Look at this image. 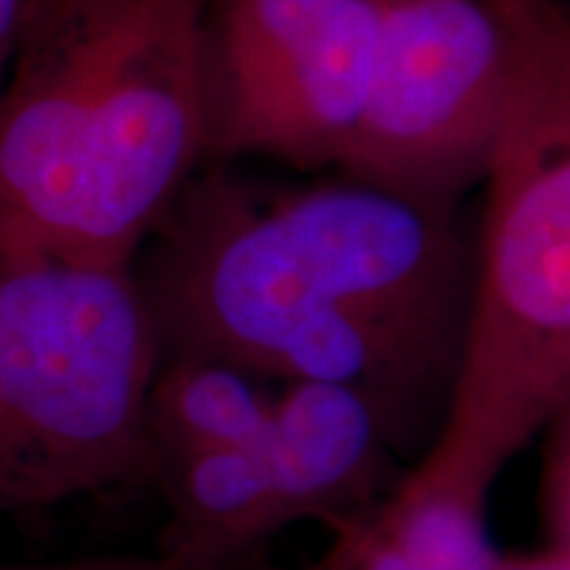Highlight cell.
<instances>
[{
    "mask_svg": "<svg viewBox=\"0 0 570 570\" xmlns=\"http://www.w3.org/2000/svg\"><path fill=\"white\" fill-rule=\"evenodd\" d=\"M148 244L161 362L360 391L399 444L446 417L475 281L452 209L346 175L265 204L209 177Z\"/></svg>",
    "mask_w": 570,
    "mask_h": 570,
    "instance_id": "cell-1",
    "label": "cell"
},
{
    "mask_svg": "<svg viewBox=\"0 0 570 570\" xmlns=\"http://www.w3.org/2000/svg\"><path fill=\"white\" fill-rule=\"evenodd\" d=\"M206 0H24L0 92V265L132 269L206 154Z\"/></svg>",
    "mask_w": 570,
    "mask_h": 570,
    "instance_id": "cell-2",
    "label": "cell"
},
{
    "mask_svg": "<svg viewBox=\"0 0 570 570\" xmlns=\"http://www.w3.org/2000/svg\"><path fill=\"white\" fill-rule=\"evenodd\" d=\"M487 217L452 402L425 462L491 489L570 410V6L525 0L487 167Z\"/></svg>",
    "mask_w": 570,
    "mask_h": 570,
    "instance_id": "cell-3",
    "label": "cell"
},
{
    "mask_svg": "<svg viewBox=\"0 0 570 570\" xmlns=\"http://www.w3.org/2000/svg\"><path fill=\"white\" fill-rule=\"evenodd\" d=\"M159 367L132 269L0 265V518L151 481Z\"/></svg>",
    "mask_w": 570,
    "mask_h": 570,
    "instance_id": "cell-4",
    "label": "cell"
},
{
    "mask_svg": "<svg viewBox=\"0 0 570 570\" xmlns=\"http://www.w3.org/2000/svg\"><path fill=\"white\" fill-rule=\"evenodd\" d=\"M525 0H386L367 111L341 173L441 209L483 180L520 67Z\"/></svg>",
    "mask_w": 570,
    "mask_h": 570,
    "instance_id": "cell-5",
    "label": "cell"
},
{
    "mask_svg": "<svg viewBox=\"0 0 570 570\" xmlns=\"http://www.w3.org/2000/svg\"><path fill=\"white\" fill-rule=\"evenodd\" d=\"M386 0H206L212 159H346L373 92Z\"/></svg>",
    "mask_w": 570,
    "mask_h": 570,
    "instance_id": "cell-6",
    "label": "cell"
},
{
    "mask_svg": "<svg viewBox=\"0 0 570 570\" xmlns=\"http://www.w3.org/2000/svg\"><path fill=\"white\" fill-rule=\"evenodd\" d=\"M389 420L360 391L294 383L259 439L154 473L169 520L161 550L217 566H252L269 539L302 520L333 529L386 494Z\"/></svg>",
    "mask_w": 570,
    "mask_h": 570,
    "instance_id": "cell-7",
    "label": "cell"
},
{
    "mask_svg": "<svg viewBox=\"0 0 570 570\" xmlns=\"http://www.w3.org/2000/svg\"><path fill=\"white\" fill-rule=\"evenodd\" d=\"M277 396L259 377L202 356L164 360L148 394L151 479L164 465L244 449L265 433Z\"/></svg>",
    "mask_w": 570,
    "mask_h": 570,
    "instance_id": "cell-8",
    "label": "cell"
},
{
    "mask_svg": "<svg viewBox=\"0 0 570 570\" xmlns=\"http://www.w3.org/2000/svg\"><path fill=\"white\" fill-rule=\"evenodd\" d=\"M560 420H568L566 433H562L558 458L552 462L550 475V504L554 523L566 539V550H570V410Z\"/></svg>",
    "mask_w": 570,
    "mask_h": 570,
    "instance_id": "cell-9",
    "label": "cell"
},
{
    "mask_svg": "<svg viewBox=\"0 0 570 570\" xmlns=\"http://www.w3.org/2000/svg\"><path fill=\"white\" fill-rule=\"evenodd\" d=\"M21 17H24V0H0V92L9 80L13 53H17Z\"/></svg>",
    "mask_w": 570,
    "mask_h": 570,
    "instance_id": "cell-10",
    "label": "cell"
},
{
    "mask_svg": "<svg viewBox=\"0 0 570 570\" xmlns=\"http://www.w3.org/2000/svg\"><path fill=\"white\" fill-rule=\"evenodd\" d=\"M494 570H570V550L558 554H547V558H529V560H499Z\"/></svg>",
    "mask_w": 570,
    "mask_h": 570,
    "instance_id": "cell-11",
    "label": "cell"
}]
</instances>
